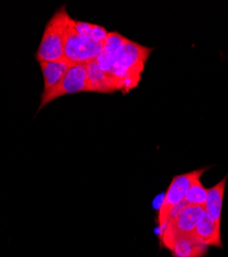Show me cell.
<instances>
[{"label": "cell", "mask_w": 228, "mask_h": 257, "mask_svg": "<svg viewBox=\"0 0 228 257\" xmlns=\"http://www.w3.org/2000/svg\"><path fill=\"white\" fill-rule=\"evenodd\" d=\"M152 51L153 49L128 39L113 59L101 69L113 79L117 91L127 94L139 84Z\"/></svg>", "instance_id": "6da1fadb"}, {"label": "cell", "mask_w": 228, "mask_h": 257, "mask_svg": "<svg viewBox=\"0 0 228 257\" xmlns=\"http://www.w3.org/2000/svg\"><path fill=\"white\" fill-rule=\"evenodd\" d=\"M71 19L66 11V6H62L54 13L48 21L35 53V60L38 63L65 59L64 42L66 30Z\"/></svg>", "instance_id": "7a4b0ae2"}, {"label": "cell", "mask_w": 228, "mask_h": 257, "mask_svg": "<svg viewBox=\"0 0 228 257\" xmlns=\"http://www.w3.org/2000/svg\"><path fill=\"white\" fill-rule=\"evenodd\" d=\"M103 45L76 31L73 19L69 22L64 42V58L71 64L88 65L96 62L103 52Z\"/></svg>", "instance_id": "3957f363"}, {"label": "cell", "mask_w": 228, "mask_h": 257, "mask_svg": "<svg viewBox=\"0 0 228 257\" xmlns=\"http://www.w3.org/2000/svg\"><path fill=\"white\" fill-rule=\"evenodd\" d=\"M209 167L201 168L198 170L191 171V172L177 175L173 178L169 188L165 191V195L160 203L157 214V223L162 231L164 226L167 225L173 211L184 202L186 192H187L190 184L196 177H201Z\"/></svg>", "instance_id": "277c9868"}, {"label": "cell", "mask_w": 228, "mask_h": 257, "mask_svg": "<svg viewBox=\"0 0 228 257\" xmlns=\"http://www.w3.org/2000/svg\"><path fill=\"white\" fill-rule=\"evenodd\" d=\"M204 215V208L185 205L176 215H172L160 233L161 242L175 238H190Z\"/></svg>", "instance_id": "5b68a950"}, {"label": "cell", "mask_w": 228, "mask_h": 257, "mask_svg": "<svg viewBox=\"0 0 228 257\" xmlns=\"http://www.w3.org/2000/svg\"><path fill=\"white\" fill-rule=\"evenodd\" d=\"M88 89V69L87 65L72 64L66 75L57 87L48 94H41L38 111L54 100L66 95L87 92Z\"/></svg>", "instance_id": "8992f818"}, {"label": "cell", "mask_w": 228, "mask_h": 257, "mask_svg": "<svg viewBox=\"0 0 228 257\" xmlns=\"http://www.w3.org/2000/svg\"><path fill=\"white\" fill-rule=\"evenodd\" d=\"M39 67L44 76L43 94L53 91L66 75L72 64L66 59L52 62H39Z\"/></svg>", "instance_id": "52a82bcc"}, {"label": "cell", "mask_w": 228, "mask_h": 257, "mask_svg": "<svg viewBox=\"0 0 228 257\" xmlns=\"http://www.w3.org/2000/svg\"><path fill=\"white\" fill-rule=\"evenodd\" d=\"M195 243L203 246H215L222 248V238H221V226L213 222L208 216L204 215L200 222L197 224L192 235L190 237Z\"/></svg>", "instance_id": "ba28073f"}, {"label": "cell", "mask_w": 228, "mask_h": 257, "mask_svg": "<svg viewBox=\"0 0 228 257\" xmlns=\"http://www.w3.org/2000/svg\"><path fill=\"white\" fill-rule=\"evenodd\" d=\"M227 176H225L220 182L215 186L208 189V196H206L204 212L213 222L221 226L222 220V208H223V199L225 194V187Z\"/></svg>", "instance_id": "9c48e42d"}, {"label": "cell", "mask_w": 228, "mask_h": 257, "mask_svg": "<svg viewBox=\"0 0 228 257\" xmlns=\"http://www.w3.org/2000/svg\"><path fill=\"white\" fill-rule=\"evenodd\" d=\"M88 69V89L87 92L110 94L116 92V85L113 79L103 71L96 62H93L87 65Z\"/></svg>", "instance_id": "30bf717a"}, {"label": "cell", "mask_w": 228, "mask_h": 257, "mask_svg": "<svg viewBox=\"0 0 228 257\" xmlns=\"http://www.w3.org/2000/svg\"><path fill=\"white\" fill-rule=\"evenodd\" d=\"M162 244L174 257H203L208 252V247L195 243L191 238H175Z\"/></svg>", "instance_id": "8fae6325"}, {"label": "cell", "mask_w": 228, "mask_h": 257, "mask_svg": "<svg viewBox=\"0 0 228 257\" xmlns=\"http://www.w3.org/2000/svg\"><path fill=\"white\" fill-rule=\"evenodd\" d=\"M73 25L78 33L85 35L93 40L99 41L101 44H104L109 34V32L104 27H102L100 25L81 22V21L76 20H73Z\"/></svg>", "instance_id": "7c38bea8"}, {"label": "cell", "mask_w": 228, "mask_h": 257, "mask_svg": "<svg viewBox=\"0 0 228 257\" xmlns=\"http://www.w3.org/2000/svg\"><path fill=\"white\" fill-rule=\"evenodd\" d=\"M208 189L204 188L200 182V177H196L190 184L187 192H186L184 202L189 206H199L204 208Z\"/></svg>", "instance_id": "4fadbf2b"}]
</instances>
